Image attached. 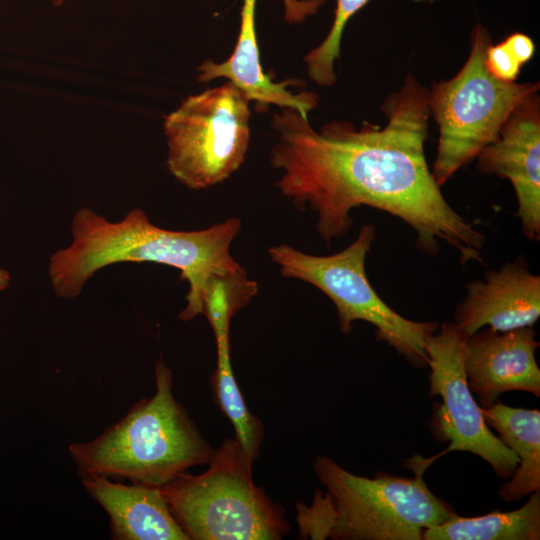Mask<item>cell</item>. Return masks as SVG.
<instances>
[{
    "label": "cell",
    "mask_w": 540,
    "mask_h": 540,
    "mask_svg": "<svg viewBox=\"0 0 540 540\" xmlns=\"http://www.w3.org/2000/svg\"><path fill=\"white\" fill-rule=\"evenodd\" d=\"M535 336L533 327L503 332L484 327L466 336L465 374L482 406L509 391L540 396V369L535 358L540 343Z\"/></svg>",
    "instance_id": "obj_11"
},
{
    "label": "cell",
    "mask_w": 540,
    "mask_h": 540,
    "mask_svg": "<svg viewBox=\"0 0 540 540\" xmlns=\"http://www.w3.org/2000/svg\"><path fill=\"white\" fill-rule=\"evenodd\" d=\"M490 43L487 28L476 24L463 67L451 79L433 82L429 89L430 116L439 133L431 173L439 186L493 142L512 111L539 91V82H507L494 77L485 65Z\"/></svg>",
    "instance_id": "obj_5"
},
{
    "label": "cell",
    "mask_w": 540,
    "mask_h": 540,
    "mask_svg": "<svg viewBox=\"0 0 540 540\" xmlns=\"http://www.w3.org/2000/svg\"><path fill=\"white\" fill-rule=\"evenodd\" d=\"M89 495L106 511L115 540H189L160 488L126 485L103 476L82 477Z\"/></svg>",
    "instance_id": "obj_14"
},
{
    "label": "cell",
    "mask_w": 540,
    "mask_h": 540,
    "mask_svg": "<svg viewBox=\"0 0 540 540\" xmlns=\"http://www.w3.org/2000/svg\"><path fill=\"white\" fill-rule=\"evenodd\" d=\"M381 111L383 127L332 121L317 131L297 110L280 108L270 151L271 165L281 171L279 191L296 208L316 213L327 244L348 233L352 209L369 206L409 225L424 253L436 255L443 242L463 265L483 263L486 237L447 202L426 160L429 89L408 74Z\"/></svg>",
    "instance_id": "obj_1"
},
{
    "label": "cell",
    "mask_w": 540,
    "mask_h": 540,
    "mask_svg": "<svg viewBox=\"0 0 540 540\" xmlns=\"http://www.w3.org/2000/svg\"><path fill=\"white\" fill-rule=\"evenodd\" d=\"M215 341L217 364L210 378L214 401L233 425L236 440L254 464L263 442V423L249 410L235 380L230 357V337L217 338Z\"/></svg>",
    "instance_id": "obj_17"
},
{
    "label": "cell",
    "mask_w": 540,
    "mask_h": 540,
    "mask_svg": "<svg viewBox=\"0 0 540 540\" xmlns=\"http://www.w3.org/2000/svg\"><path fill=\"white\" fill-rule=\"evenodd\" d=\"M466 336L453 322H444L426 340L429 395L442 398L433 428L442 442H450L446 452L473 453L486 461L497 476L508 480L519 459L488 428L472 396L464 369Z\"/></svg>",
    "instance_id": "obj_9"
},
{
    "label": "cell",
    "mask_w": 540,
    "mask_h": 540,
    "mask_svg": "<svg viewBox=\"0 0 540 540\" xmlns=\"http://www.w3.org/2000/svg\"><path fill=\"white\" fill-rule=\"evenodd\" d=\"M375 238V226L364 224L355 240L335 254L311 255L288 244L271 246L268 253L282 276L307 282L331 299L342 333L349 334L357 320L368 322L375 327L379 341L388 344L413 366H427L425 343L439 325L403 317L373 289L365 261Z\"/></svg>",
    "instance_id": "obj_6"
},
{
    "label": "cell",
    "mask_w": 540,
    "mask_h": 540,
    "mask_svg": "<svg viewBox=\"0 0 540 540\" xmlns=\"http://www.w3.org/2000/svg\"><path fill=\"white\" fill-rule=\"evenodd\" d=\"M518 509L478 517H453L423 531L422 540H539L540 491Z\"/></svg>",
    "instance_id": "obj_16"
},
{
    "label": "cell",
    "mask_w": 540,
    "mask_h": 540,
    "mask_svg": "<svg viewBox=\"0 0 540 540\" xmlns=\"http://www.w3.org/2000/svg\"><path fill=\"white\" fill-rule=\"evenodd\" d=\"M421 464L412 478L378 472L373 478L344 469L319 455L313 471L326 489L333 521V540H422L423 531L456 513L427 486Z\"/></svg>",
    "instance_id": "obj_7"
},
{
    "label": "cell",
    "mask_w": 540,
    "mask_h": 540,
    "mask_svg": "<svg viewBox=\"0 0 540 540\" xmlns=\"http://www.w3.org/2000/svg\"><path fill=\"white\" fill-rule=\"evenodd\" d=\"M370 0H336L332 26L325 39L305 57L309 77L319 86L330 87L337 81L334 63L339 59L347 22Z\"/></svg>",
    "instance_id": "obj_18"
},
{
    "label": "cell",
    "mask_w": 540,
    "mask_h": 540,
    "mask_svg": "<svg viewBox=\"0 0 540 540\" xmlns=\"http://www.w3.org/2000/svg\"><path fill=\"white\" fill-rule=\"evenodd\" d=\"M535 52L533 40L524 33H513L502 42L490 43L485 52V65L497 79L513 82L520 74L521 67Z\"/></svg>",
    "instance_id": "obj_19"
},
{
    "label": "cell",
    "mask_w": 540,
    "mask_h": 540,
    "mask_svg": "<svg viewBox=\"0 0 540 540\" xmlns=\"http://www.w3.org/2000/svg\"><path fill=\"white\" fill-rule=\"evenodd\" d=\"M240 229L236 217L202 230L174 231L153 225L141 209L112 222L81 208L72 220V243L50 258L51 285L58 297L71 299L105 266L119 262L168 265L188 282L186 306L179 319L190 321L203 313V296L212 279L242 268L230 252Z\"/></svg>",
    "instance_id": "obj_2"
},
{
    "label": "cell",
    "mask_w": 540,
    "mask_h": 540,
    "mask_svg": "<svg viewBox=\"0 0 540 540\" xmlns=\"http://www.w3.org/2000/svg\"><path fill=\"white\" fill-rule=\"evenodd\" d=\"M65 0H52L54 6H61Z\"/></svg>",
    "instance_id": "obj_21"
},
{
    "label": "cell",
    "mask_w": 540,
    "mask_h": 540,
    "mask_svg": "<svg viewBox=\"0 0 540 540\" xmlns=\"http://www.w3.org/2000/svg\"><path fill=\"white\" fill-rule=\"evenodd\" d=\"M487 425L518 457L513 475L500 488V498L516 501L540 491V412L510 407L498 400L482 406Z\"/></svg>",
    "instance_id": "obj_15"
},
{
    "label": "cell",
    "mask_w": 540,
    "mask_h": 540,
    "mask_svg": "<svg viewBox=\"0 0 540 540\" xmlns=\"http://www.w3.org/2000/svg\"><path fill=\"white\" fill-rule=\"evenodd\" d=\"M477 169L508 179L527 239L540 238V97L527 96L510 114L498 137L476 156Z\"/></svg>",
    "instance_id": "obj_10"
},
{
    "label": "cell",
    "mask_w": 540,
    "mask_h": 540,
    "mask_svg": "<svg viewBox=\"0 0 540 540\" xmlns=\"http://www.w3.org/2000/svg\"><path fill=\"white\" fill-rule=\"evenodd\" d=\"M10 281V275L7 271L0 268V290L5 289Z\"/></svg>",
    "instance_id": "obj_20"
},
{
    "label": "cell",
    "mask_w": 540,
    "mask_h": 540,
    "mask_svg": "<svg viewBox=\"0 0 540 540\" xmlns=\"http://www.w3.org/2000/svg\"><path fill=\"white\" fill-rule=\"evenodd\" d=\"M205 472L187 471L160 487L189 540H281L285 510L252 477L253 463L236 438L214 450Z\"/></svg>",
    "instance_id": "obj_4"
},
{
    "label": "cell",
    "mask_w": 540,
    "mask_h": 540,
    "mask_svg": "<svg viewBox=\"0 0 540 540\" xmlns=\"http://www.w3.org/2000/svg\"><path fill=\"white\" fill-rule=\"evenodd\" d=\"M214 448L173 394V374L160 358L155 393L132 405L98 437L69 445L77 474L128 479L160 488L188 469L208 464Z\"/></svg>",
    "instance_id": "obj_3"
},
{
    "label": "cell",
    "mask_w": 540,
    "mask_h": 540,
    "mask_svg": "<svg viewBox=\"0 0 540 540\" xmlns=\"http://www.w3.org/2000/svg\"><path fill=\"white\" fill-rule=\"evenodd\" d=\"M465 288L453 323L467 336L484 327L501 332L533 327L540 317V277L530 272L523 255Z\"/></svg>",
    "instance_id": "obj_12"
},
{
    "label": "cell",
    "mask_w": 540,
    "mask_h": 540,
    "mask_svg": "<svg viewBox=\"0 0 540 540\" xmlns=\"http://www.w3.org/2000/svg\"><path fill=\"white\" fill-rule=\"evenodd\" d=\"M250 103L230 81L187 97L164 121L169 172L193 190L228 179L248 151Z\"/></svg>",
    "instance_id": "obj_8"
},
{
    "label": "cell",
    "mask_w": 540,
    "mask_h": 540,
    "mask_svg": "<svg viewBox=\"0 0 540 540\" xmlns=\"http://www.w3.org/2000/svg\"><path fill=\"white\" fill-rule=\"evenodd\" d=\"M241 24L238 39L230 57L221 63L204 61L198 67L197 80L207 83L217 78H227L238 87L258 111H265L269 105L279 108H292L305 117L319 102L314 92L295 94L288 86L296 80L274 82L264 73L260 61L255 14L256 0H242ZM286 15H294L302 8V0H283Z\"/></svg>",
    "instance_id": "obj_13"
}]
</instances>
